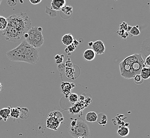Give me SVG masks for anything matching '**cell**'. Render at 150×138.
<instances>
[{
  "mask_svg": "<svg viewBox=\"0 0 150 138\" xmlns=\"http://www.w3.org/2000/svg\"><path fill=\"white\" fill-rule=\"evenodd\" d=\"M132 26H128V27H127V32H130V30L132 29Z\"/></svg>",
  "mask_w": 150,
  "mask_h": 138,
  "instance_id": "33",
  "label": "cell"
},
{
  "mask_svg": "<svg viewBox=\"0 0 150 138\" xmlns=\"http://www.w3.org/2000/svg\"><path fill=\"white\" fill-rule=\"evenodd\" d=\"M23 37L26 39L27 43L36 49L42 47L44 42L42 32L38 30L37 26L30 28L28 32L24 34Z\"/></svg>",
  "mask_w": 150,
  "mask_h": 138,
  "instance_id": "3",
  "label": "cell"
},
{
  "mask_svg": "<svg viewBox=\"0 0 150 138\" xmlns=\"http://www.w3.org/2000/svg\"><path fill=\"white\" fill-rule=\"evenodd\" d=\"M139 75L143 80H148L150 78V67L144 66L141 69Z\"/></svg>",
  "mask_w": 150,
  "mask_h": 138,
  "instance_id": "13",
  "label": "cell"
},
{
  "mask_svg": "<svg viewBox=\"0 0 150 138\" xmlns=\"http://www.w3.org/2000/svg\"><path fill=\"white\" fill-rule=\"evenodd\" d=\"M119 35L122 38H126L128 37V32L126 31H125L124 30L122 29H119Z\"/></svg>",
  "mask_w": 150,
  "mask_h": 138,
  "instance_id": "27",
  "label": "cell"
},
{
  "mask_svg": "<svg viewBox=\"0 0 150 138\" xmlns=\"http://www.w3.org/2000/svg\"><path fill=\"white\" fill-rule=\"evenodd\" d=\"M7 57L13 62H23L34 64L38 62L40 58V53L38 49L34 48L23 40L18 46L6 53Z\"/></svg>",
  "mask_w": 150,
  "mask_h": 138,
  "instance_id": "1",
  "label": "cell"
},
{
  "mask_svg": "<svg viewBox=\"0 0 150 138\" xmlns=\"http://www.w3.org/2000/svg\"><path fill=\"white\" fill-rule=\"evenodd\" d=\"M8 25L7 19L4 17L0 16V30H4Z\"/></svg>",
  "mask_w": 150,
  "mask_h": 138,
  "instance_id": "23",
  "label": "cell"
},
{
  "mask_svg": "<svg viewBox=\"0 0 150 138\" xmlns=\"http://www.w3.org/2000/svg\"><path fill=\"white\" fill-rule=\"evenodd\" d=\"M117 133L120 137H126L129 134V129L126 126H120L117 130Z\"/></svg>",
  "mask_w": 150,
  "mask_h": 138,
  "instance_id": "15",
  "label": "cell"
},
{
  "mask_svg": "<svg viewBox=\"0 0 150 138\" xmlns=\"http://www.w3.org/2000/svg\"><path fill=\"white\" fill-rule=\"evenodd\" d=\"M78 44H79L78 42L74 39L73 43L71 44V45H70L69 46H67L66 48L64 49V52L69 54V53H72L74 51H75V50L76 49L77 46H78Z\"/></svg>",
  "mask_w": 150,
  "mask_h": 138,
  "instance_id": "19",
  "label": "cell"
},
{
  "mask_svg": "<svg viewBox=\"0 0 150 138\" xmlns=\"http://www.w3.org/2000/svg\"><path fill=\"white\" fill-rule=\"evenodd\" d=\"M75 69L71 67H66L65 69V74L68 78H69L70 79H75Z\"/></svg>",
  "mask_w": 150,
  "mask_h": 138,
  "instance_id": "16",
  "label": "cell"
},
{
  "mask_svg": "<svg viewBox=\"0 0 150 138\" xmlns=\"http://www.w3.org/2000/svg\"><path fill=\"white\" fill-rule=\"evenodd\" d=\"M144 64L146 65V66H147V67H150V55L147 56L146 58H145L144 60Z\"/></svg>",
  "mask_w": 150,
  "mask_h": 138,
  "instance_id": "30",
  "label": "cell"
},
{
  "mask_svg": "<svg viewBox=\"0 0 150 138\" xmlns=\"http://www.w3.org/2000/svg\"><path fill=\"white\" fill-rule=\"evenodd\" d=\"M74 40V38L71 34H65L62 36L61 38V42L62 44L66 46H69L73 43Z\"/></svg>",
  "mask_w": 150,
  "mask_h": 138,
  "instance_id": "12",
  "label": "cell"
},
{
  "mask_svg": "<svg viewBox=\"0 0 150 138\" xmlns=\"http://www.w3.org/2000/svg\"><path fill=\"white\" fill-rule=\"evenodd\" d=\"M130 34L133 36H137L140 34V30L139 29V26H133L132 27V29L130 30Z\"/></svg>",
  "mask_w": 150,
  "mask_h": 138,
  "instance_id": "24",
  "label": "cell"
},
{
  "mask_svg": "<svg viewBox=\"0 0 150 138\" xmlns=\"http://www.w3.org/2000/svg\"><path fill=\"white\" fill-rule=\"evenodd\" d=\"M75 84L70 83L69 82H62L61 84V91L64 95L66 98H68L69 95L71 94L72 89L74 87H75Z\"/></svg>",
  "mask_w": 150,
  "mask_h": 138,
  "instance_id": "7",
  "label": "cell"
},
{
  "mask_svg": "<svg viewBox=\"0 0 150 138\" xmlns=\"http://www.w3.org/2000/svg\"><path fill=\"white\" fill-rule=\"evenodd\" d=\"M63 120V116L60 112L58 111L52 112L49 114L46 120V126L50 129L57 130Z\"/></svg>",
  "mask_w": 150,
  "mask_h": 138,
  "instance_id": "5",
  "label": "cell"
},
{
  "mask_svg": "<svg viewBox=\"0 0 150 138\" xmlns=\"http://www.w3.org/2000/svg\"><path fill=\"white\" fill-rule=\"evenodd\" d=\"M68 132L70 135L75 138L79 137L88 138L90 136L89 127L81 119L77 118L75 126L68 128Z\"/></svg>",
  "mask_w": 150,
  "mask_h": 138,
  "instance_id": "4",
  "label": "cell"
},
{
  "mask_svg": "<svg viewBox=\"0 0 150 138\" xmlns=\"http://www.w3.org/2000/svg\"><path fill=\"white\" fill-rule=\"evenodd\" d=\"M20 109H21V107L19 106L15 107V108H11L10 117H12L15 119H18V118H19Z\"/></svg>",
  "mask_w": 150,
  "mask_h": 138,
  "instance_id": "18",
  "label": "cell"
},
{
  "mask_svg": "<svg viewBox=\"0 0 150 138\" xmlns=\"http://www.w3.org/2000/svg\"><path fill=\"white\" fill-rule=\"evenodd\" d=\"M93 44V42H90V43H88V45L89 47H92Z\"/></svg>",
  "mask_w": 150,
  "mask_h": 138,
  "instance_id": "34",
  "label": "cell"
},
{
  "mask_svg": "<svg viewBox=\"0 0 150 138\" xmlns=\"http://www.w3.org/2000/svg\"><path fill=\"white\" fill-rule=\"evenodd\" d=\"M29 112L28 108H25V107L21 108L19 118L22 120H26L29 117Z\"/></svg>",
  "mask_w": 150,
  "mask_h": 138,
  "instance_id": "20",
  "label": "cell"
},
{
  "mask_svg": "<svg viewBox=\"0 0 150 138\" xmlns=\"http://www.w3.org/2000/svg\"><path fill=\"white\" fill-rule=\"evenodd\" d=\"M92 49L94 52L95 54H103L105 51V46L102 41L100 40H96L93 42Z\"/></svg>",
  "mask_w": 150,
  "mask_h": 138,
  "instance_id": "6",
  "label": "cell"
},
{
  "mask_svg": "<svg viewBox=\"0 0 150 138\" xmlns=\"http://www.w3.org/2000/svg\"><path fill=\"white\" fill-rule=\"evenodd\" d=\"M97 122L98 124L101 125H106L108 122V118L107 115L103 113H100L98 115V120Z\"/></svg>",
  "mask_w": 150,
  "mask_h": 138,
  "instance_id": "17",
  "label": "cell"
},
{
  "mask_svg": "<svg viewBox=\"0 0 150 138\" xmlns=\"http://www.w3.org/2000/svg\"><path fill=\"white\" fill-rule=\"evenodd\" d=\"M11 108V107H9L0 109V119L6 122L10 118Z\"/></svg>",
  "mask_w": 150,
  "mask_h": 138,
  "instance_id": "10",
  "label": "cell"
},
{
  "mask_svg": "<svg viewBox=\"0 0 150 138\" xmlns=\"http://www.w3.org/2000/svg\"><path fill=\"white\" fill-rule=\"evenodd\" d=\"M83 56L85 60L88 61H93L95 58L96 54L91 49H87L84 51Z\"/></svg>",
  "mask_w": 150,
  "mask_h": 138,
  "instance_id": "11",
  "label": "cell"
},
{
  "mask_svg": "<svg viewBox=\"0 0 150 138\" xmlns=\"http://www.w3.org/2000/svg\"><path fill=\"white\" fill-rule=\"evenodd\" d=\"M128 26V25H127V23H125V22H122V23H120V25L119 29H122V30H124L125 31H126V32H127V29Z\"/></svg>",
  "mask_w": 150,
  "mask_h": 138,
  "instance_id": "29",
  "label": "cell"
},
{
  "mask_svg": "<svg viewBox=\"0 0 150 138\" xmlns=\"http://www.w3.org/2000/svg\"><path fill=\"white\" fill-rule=\"evenodd\" d=\"M84 138V137H79V138Z\"/></svg>",
  "mask_w": 150,
  "mask_h": 138,
  "instance_id": "37",
  "label": "cell"
},
{
  "mask_svg": "<svg viewBox=\"0 0 150 138\" xmlns=\"http://www.w3.org/2000/svg\"><path fill=\"white\" fill-rule=\"evenodd\" d=\"M6 19L8 27L19 32L23 36L31 28V20L26 13L21 12L12 15Z\"/></svg>",
  "mask_w": 150,
  "mask_h": 138,
  "instance_id": "2",
  "label": "cell"
},
{
  "mask_svg": "<svg viewBox=\"0 0 150 138\" xmlns=\"http://www.w3.org/2000/svg\"><path fill=\"white\" fill-rule=\"evenodd\" d=\"M54 60L56 64H60L63 63L64 60V55L57 54L54 57Z\"/></svg>",
  "mask_w": 150,
  "mask_h": 138,
  "instance_id": "26",
  "label": "cell"
},
{
  "mask_svg": "<svg viewBox=\"0 0 150 138\" xmlns=\"http://www.w3.org/2000/svg\"><path fill=\"white\" fill-rule=\"evenodd\" d=\"M7 3L8 4V6H11V7H13L17 5V1H15V0H8L7 1Z\"/></svg>",
  "mask_w": 150,
  "mask_h": 138,
  "instance_id": "28",
  "label": "cell"
},
{
  "mask_svg": "<svg viewBox=\"0 0 150 138\" xmlns=\"http://www.w3.org/2000/svg\"><path fill=\"white\" fill-rule=\"evenodd\" d=\"M68 101L71 104L76 103L78 101V95L76 93H71L68 96Z\"/></svg>",
  "mask_w": 150,
  "mask_h": 138,
  "instance_id": "22",
  "label": "cell"
},
{
  "mask_svg": "<svg viewBox=\"0 0 150 138\" xmlns=\"http://www.w3.org/2000/svg\"><path fill=\"white\" fill-rule=\"evenodd\" d=\"M61 11L64 15L70 17L72 13L73 8L71 6H65L61 10Z\"/></svg>",
  "mask_w": 150,
  "mask_h": 138,
  "instance_id": "21",
  "label": "cell"
},
{
  "mask_svg": "<svg viewBox=\"0 0 150 138\" xmlns=\"http://www.w3.org/2000/svg\"><path fill=\"white\" fill-rule=\"evenodd\" d=\"M85 118L88 122H95L98 120V114L95 112H90L86 113Z\"/></svg>",
  "mask_w": 150,
  "mask_h": 138,
  "instance_id": "14",
  "label": "cell"
},
{
  "mask_svg": "<svg viewBox=\"0 0 150 138\" xmlns=\"http://www.w3.org/2000/svg\"><path fill=\"white\" fill-rule=\"evenodd\" d=\"M66 67H71L73 66L72 63H71V61L70 60V59H69V60L67 61L66 62Z\"/></svg>",
  "mask_w": 150,
  "mask_h": 138,
  "instance_id": "32",
  "label": "cell"
},
{
  "mask_svg": "<svg viewBox=\"0 0 150 138\" xmlns=\"http://www.w3.org/2000/svg\"><path fill=\"white\" fill-rule=\"evenodd\" d=\"M133 80L134 82L136 84H141L143 82L144 80L142 78L141 75H136L133 77Z\"/></svg>",
  "mask_w": 150,
  "mask_h": 138,
  "instance_id": "25",
  "label": "cell"
},
{
  "mask_svg": "<svg viewBox=\"0 0 150 138\" xmlns=\"http://www.w3.org/2000/svg\"><path fill=\"white\" fill-rule=\"evenodd\" d=\"M150 38H147V39L144 40L143 42V43L142 44L141 55L143 60H144L145 58H146L150 55Z\"/></svg>",
  "mask_w": 150,
  "mask_h": 138,
  "instance_id": "8",
  "label": "cell"
},
{
  "mask_svg": "<svg viewBox=\"0 0 150 138\" xmlns=\"http://www.w3.org/2000/svg\"><path fill=\"white\" fill-rule=\"evenodd\" d=\"M2 2V1L1 0H0V5H1V3Z\"/></svg>",
  "mask_w": 150,
  "mask_h": 138,
  "instance_id": "36",
  "label": "cell"
},
{
  "mask_svg": "<svg viewBox=\"0 0 150 138\" xmlns=\"http://www.w3.org/2000/svg\"><path fill=\"white\" fill-rule=\"evenodd\" d=\"M1 89H2V84H1L0 83V92H1Z\"/></svg>",
  "mask_w": 150,
  "mask_h": 138,
  "instance_id": "35",
  "label": "cell"
},
{
  "mask_svg": "<svg viewBox=\"0 0 150 138\" xmlns=\"http://www.w3.org/2000/svg\"><path fill=\"white\" fill-rule=\"evenodd\" d=\"M29 1L30 3L34 5L40 4L42 2V0H29Z\"/></svg>",
  "mask_w": 150,
  "mask_h": 138,
  "instance_id": "31",
  "label": "cell"
},
{
  "mask_svg": "<svg viewBox=\"0 0 150 138\" xmlns=\"http://www.w3.org/2000/svg\"><path fill=\"white\" fill-rule=\"evenodd\" d=\"M66 2L65 0H53L51 6L53 10L60 11L66 6Z\"/></svg>",
  "mask_w": 150,
  "mask_h": 138,
  "instance_id": "9",
  "label": "cell"
}]
</instances>
